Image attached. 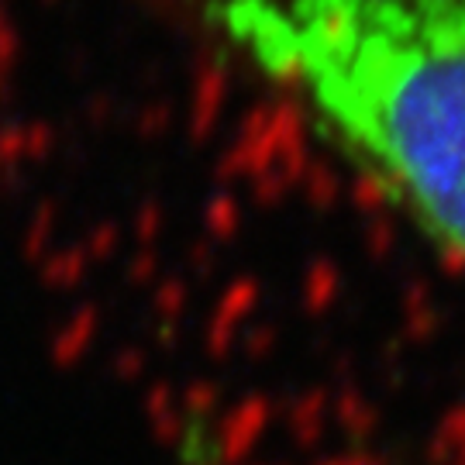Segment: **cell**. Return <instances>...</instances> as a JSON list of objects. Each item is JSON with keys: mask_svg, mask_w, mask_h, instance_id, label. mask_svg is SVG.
<instances>
[{"mask_svg": "<svg viewBox=\"0 0 465 465\" xmlns=\"http://www.w3.org/2000/svg\"><path fill=\"white\" fill-rule=\"evenodd\" d=\"M431 242L465 262V0H197Z\"/></svg>", "mask_w": 465, "mask_h": 465, "instance_id": "1", "label": "cell"}]
</instances>
